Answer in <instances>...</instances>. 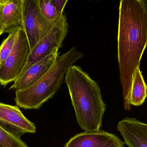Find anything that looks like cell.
Wrapping results in <instances>:
<instances>
[{"label": "cell", "instance_id": "8fae6325", "mask_svg": "<svg viewBox=\"0 0 147 147\" xmlns=\"http://www.w3.org/2000/svg\"><path fill=\"white\" fill-rule=\"evenodd\" d=\"M58 51L56 50L45 58L31 66L14 82L9 89L15 91L21 90L38 81L55 63L58 55Z\"/></svg>", "mask_w": 147, "mask_h": 147}, {"label": "cell", "instance_id": "3957f363", "mask_svg": "<svg viewBox=\"0 0 147 147\" xmlns=\"http://www.w3.org/2000/svg\"><path fill=\"white\" fill-rule=\"evenodd\" d=\"M84 56L74 47L58 55L52 66L38 81L24 89L15 91L14 100L17 106L25 110L39 109L60 89L70 67Z\"/></svg>", "mask_w": 147, "mask_h": 147}, {"label": "cell", "instance_id": "8992f818", "mask_svg": "<svg viewBox=\"0 0 147 147\" xmlns=\"http://www.w3.org/2000/svg\"><path fill=\"white\" fill-rule=\"evenodd\" d=\"M68 30L69 25L67 17L63 13L56 22L52 30L31 51L21 75L34 64L45 58L56 50L58 51L62 47L63 42L68 34Z\"/></svg>", "mask_w": 147, "mask_h": 147}, {"label": "cell", "instance_id": "e0dca14e", "mask_svg": "<svg viewBox=\"0 0 147 147\" xmlns=\"http://www.w3.org/2000/svg\"><path fill=\"white\" fill-rule=\"evenodd\" d=\"M143 1V3H144V6H145V8H146V10L147 12V1Z\"/></svg>", "mask_w": 147, "mask_h": 147}, {"label": "cell", "instance_id": "9c48e42d", "mask_svg": "<svg viewBox=\"0 0 147 147\" xmlns=\"http://www.w3.org/2000/svg\"><path fill=\"white\" fill-rule=\"evenodd\" d=\"M125 142L105 131L85 132L74 136L64 147H123Z\"/></svg>", "mask_w": 147, "mask_h": 147}, {"label": "cell", "instance_id": "9a60e30c", "mask_svg": "<svg viewBox=\"0 0 147 147\" xmlns=\"http://www.w3.org/2000/svg\"><path fill=\"white\" fill-rule=\"evenodd\" d=\"M0 147H28L21 139L6 132L0 127Z\"/></svg>", "mask_w": 147, "mask_h": 147}, {"label": "cell", "instance_id": "5b68a950", "mask_svg": "<svg viewBox=\"0 0 147 147\" xmlns=\"http://www.w3.org/2000/svg\"><path fill=\"white\" fill-rule=\"evenodd\" d=\"M23 28L31 52L37 44L52 30L56 22L48 20L39 7L38 0H24Z\"/></svg>", "mask_w": 147, "mask_h": 147}, {"label": "cell", "instance_id": "52a82bcc", "mask_svg": "<svg viewBox=\"0 0 147 147\" xmlns=\"http://www.w3.org/2000/svg\"><path fill=\"white\" fill-rule=\"evenodd\" d=\"M0 127L13 136L21 139L26 133H36L35 125L28 120L19 107L0 102Z\"/></svg>", "mask_w": 147, "mask_h": 147}, {"label": "cell", "instance_id": "ba28073f", "mask_svg": "<svg viewBox=\"0 0 147 147\" xmlns=\"http://www.w3.org/2000/svg\"><path fill=\"white\" fill-rule=\"evenodd\" d=\"M24 0H0V33L17 32L23 28Z\"/></svg>", "mask_w": 147, "mask_h": 147}, {"label": "cell", "instance_id": "277c9868", "mask_svg": "<svg viewBox=\"0 0 147 147\" xmlns=\"http://www.w3.org/2000/svg\"><path fill=\"white\" fill-rule=\"evenodd\" d=\"M31 54L28 40L24 28L17 32L11 53L0 67V84L5 86L14 82L22 73Z\"/></svg>", "mask_w": 147, "mask_h": 147}, {"label": "cell", "instance_id": "7a4b0ae2", "mask_svg": "<svg viewBox=\"0 0 147 147\" xmlns=\"http://www.w3.org/2000/svg\"><path fill=\"white\" fill-rule=\"evenodd\" d=\"M76 119L85 132L100 130L106 105L98 84L80 66L72 65L65 78Z\"/></svg>", "mask_w": 147, "mask_h": 147}, {"label": "cell", "instance_id": "ac0fdd59", "mask_svg": "<svg viewBox=\"0 0 147 147\" xmlns=\"http://www.w3.org/2000/svg\"><path fill=\"white\" fill-rule=\"evenodd\" d=\"M1 35V33H0V36Z\"/></svg>", "mask_w": 147, "mask_h": 147}, {"label": "cell", "instance_id": "4fadbf2b", "mask_svg": "<svg viewBox=\"0 0 147 147\" xmlns=\"http://www.w3.org/2000/svg\"><path fill=\"white\" fill-rule=\"evenodd\" d=\"M38 4L42 14L48 20L56 22L62 15L57 12L52 0H38Z\"/></svg>", "mask_w": 147, "mask_h": 147}, {"label": "cell", "instance_id": "6da1fadb", "mask_svg": "<svg viewBox=\"0 0 147 147\" xmlns=\"http://www.w3.org/2000/svg\"><path fill=\"white\" fill-rule=\"evenodd\" d=\"M147 45V12L142 0H121L119 8L117 58L124 108L128 103L133 77Z\"/></svg>", "mask_w": 147, "mask_h": 147}, {"label": "cell", "instance_id": "2e32d148", "mask_svg": "<svg viewBox=\"0 0 147 147\" xmlns=\"http://www.w3.org/2000/svg\"><path fill=\"white\" fill-rule=\"evenodd\" d=\"M52 1L57 12L60 14H62L68 2V0H52Z\"/></svg>", "mask_w": 147, "mask_h": 147}, {"label": "cell", "instance_id": "7c38bea8", "mask_svg": "<svg viewBox=\"0 0 147 147\" xmlns=\"http://www.w3.org/2000/svg\"><path fill=\"white\" fill-rule=\"evenodd\" d=\"M147 97V85L139 67L136 69L133 77L129 97V104L130 106H140L145 102Z\"/></svg>", "mask_w": 147, "mask_h": 147}, {"label": "cell", "instance_id": "30bf717a", "mask_svg": "<svg viewBox=\"0 0 147 147\" xmlns=\"http://www.w3.org/2000/svg\"><path fill=\"white\" fill-rule=\"evenodd\" d=\"M117 130L129 147H147V123L126 117L119 122Z\"/></svg>", "mask_w": 147, "mask_h": 147}, {"label": "cell", "instance_id": "5bb4252c", "mask_svg": "<svg viewBox=\"0 0 147 147\" xmlns=\"http://www.w3.org/2000/svg\"><path fill=\"white\" fill-rule=\"evenodd\" d=\"M17 32L10 33L0 45V67L13 50L17 36Z\"/></svg>", "mask_w": 147, "mask_h": 147}]
</instances>
